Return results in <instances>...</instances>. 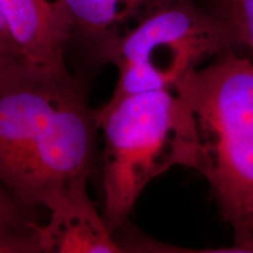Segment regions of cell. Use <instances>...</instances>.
<instances>
[{
  "instance_id": "obj_1",
  "label": "cell",
  "mask_w": 253,
  "mask_h": 253,
  "mask_svg": "<svg viewBox=\"0 0 253 253\" xmlns=\"http://www.w3.org/2000/svg\"><path fill=\"white\" fill-rule=\"evenodd\" d=\"M96 110L67 73L28 68L0 84V183L27 210L89 177Z\"/></svg>"
},
{
  "instance_id": "obj_2",
  "label": "cell",
  "mask_w": 253,
  "mask_h": 253,
  "mask_svg": "<svg viewBox=\"0 0 253 253\" xmlns=\"http://www.w3.org/2000/svg\"><path fill=\"white\" fill-rule=\"evenodd\" d=\"M196 138L192 169L208 182L237 252H253V60L232 49L182 78Z\"/></svg>"
},
{
  "instance_id": "obj_3",
  "label": "cell",
  "mask_w": 253,
  "mask_h": 253,
  "mask_svg": "<svg viewBox=\"0 0 253 253\" xmlns=\"http://www.w3.org/2000/svg\"><path fill=\"white\" fill-rule=\"evenodd\" d=\"M96 120L104 140L102 214L115 233L150 182L173 167L194 168V123L173 89L109 99Z\"/></svg>"
},
{
  "instance_id": "obj_4",
  "label": "cell",
  "mask_w": 253,
  "mask_h": 253,
  "mask_svg": "<svg viewBox=\"0 0 253 253\" xmlns=\"http://www.w3.org/2000/svg\"><path fill=\"white\" fill-rule=\"evenodd\" d=\"M239 49L229 25L203 0H178L142 19L123 36L108 62L118 69L110 99L173 89L205 61Z\"/></svg>"
},
{
  "instance_id": "obj_5",
  "label": "cell",
  "mask_w": 253,
  "mask_h": 253,
  "mask_svg": "<svg viewBox=\"0 0 253 253\" xmlns=\"http://www.w3.org/2000/svg\"><path fill=\"white\" fill-rule=\"evenodd\" d=\"M87 182V177L74 179L45 202L49 219L37 224L34 232L40 253L123 252L88 195Z\"/></svg>"
},
{
  "instance_id": "obj_6",
  "label": "cell",
  "mask_w": 253,
  "mask_h": 253,
  "mask_svg": "<svg viewBox=\"0 0 253 253\" xmlns=\"http://www.w3.org/2000/svg\"><path fill=\"white\" fill-rule=\"evenodd\" d=\"M15 45L32 67L67 73L71 28L55 0H0Z\"/></svg>"
},
{
  "instance_id": "obj_7",
  "label": "cell",
  "mask_w": 253,
  "mask_h": 253,
  "mask_svg": "<svg viewBox=\"0 0 253 253\" xmlns=\"http://www.w3.org/2000/svg\"><path fill=\"white\" fill-rule=\"evenodd\" d=\"M75 37L96 61L107 63L120 39L142 19L178 0H55Z\"/></svg>"
},
{
  "instance_id": "obj_8",
  "label": "cell",
  "mask_w": 253,
  "mask_h": 253,
  "mask_svg": "<svg viewBox=\"0 0 253 253\" xmlns=\"http://www.w3.org/2000/svg\"><path fill=\"white\" fill-rule=\"evenodd\" d=\"M211 11L229 25L239 49L253 56V0H203Z\"/></svg>"
},
{
  "instance_id": "obj_9",
  "label": "cell",
  "mask_w": 253,
  "mask_h": 253,
  "mask_svg": "<svg viewBox=\"0 0 253 253\" xmlns=\"http://www.w3.org/2000/svg\"><path fill=\"white\" fill-rule=\"evenodd\" d=\"M27 211L0 183V233L33 231L37 223L31 220Z\"/></svg>"
},
{
  "instance_id": "obj_10",
  "label": "cell",
  "mask_w": 253,
  "mask_h": 253,
  "mask_svg": "<svg viewBox=\"0 0 253 253\" xmlns=\"http://www.w3.org/2000/svg\"><path fill=\"white\" fill-rule=\"evenodd\" d=\"M31 67L17 46L0 37V84L12 80Z\"/></svg>"
}]
</instances>
